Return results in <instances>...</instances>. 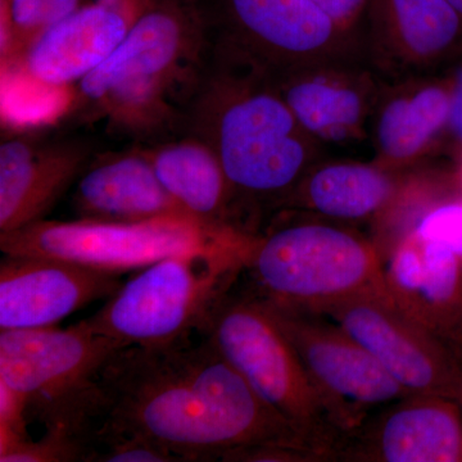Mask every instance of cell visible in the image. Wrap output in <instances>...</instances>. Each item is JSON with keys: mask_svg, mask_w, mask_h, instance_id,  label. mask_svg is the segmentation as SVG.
<instances>
[{"mask_svg": "<svg viewBox=\"0 0 462 462\" xmlns=\"http://www.w3.org/2000/svg\"><path fill=\"white\" fill-rule=\"evenodd\" d=\"M121 345L83 321L69 329L0 330V384L45 434L78 443L103 419L100 373ZM83 458V457H81Z\"/></svg>", "mask_w": 462, "mask_h": 462, "instance_id": "obj_6", "label": "cell"}, {"mask_svg": "<svg viewBox=\"0 0 462 462\" xmlns=\"http://www.w3.org/2000/svg\"><path fill=\"white\" fill-rule=\"evenodd\" d=\"M410 230L421 238L446 245L462 257V202L430 207L419 215Z\"/></svg>", "mask_w": 462, "mask_h": 462, "instance_id": "obj_25", "label": "cell"}, {"mask_svg": "<svg viewBox=\"0 0 462 462\" xmlns=\"http://www.w3.org/2000/svg\"><path fill=\"white\" fill-rule=\"evenodd\" d=\"M145 152L165 189L188 215L208 226L245 233L224 167L206 142L187 134Z\"/></svg>", "mask_w": 462, "mask_h": 462, "instance_id": "obj_21", "label": "cell"}, {"mask_svg": "<svg viewBox=\"0 0 462 462\" xmlns=\"http://www.w3.org/2000/svg\"><path fill=\"white\" fill-rule=\"evenodd\" d=\"M357 42L383 84L445 75L462 57V17L447 0H369Z\"/></svg>", "mask_w": 462, "mask_h": 462, "instance_id": "obj_10", "label": "cell"}, {"mask_svg": "<svg viewBox=\"0 0 462 462\" xmlns=\"http://www.w3.org/2000/svg\"><path fill=\"white\" fill-rule=\"evenodd\" d=\"M269 76L298 123L322 147L370 136L374 111L384 84L360 56Z\"/></svg>", "mask_w": 462, "mask_h": 462, "instance_id": "obj_13", "label": "cell"}, {"mask_svg": "<svg viewBox=\"0 0 462 462\" xmlns=\"http://www.w3.org/2000/svg\"><path fill=\"white\" fill-rule=\"evenodd\" d=\"M216 44L273 75L360 56L357 33L340 30L312 0H217Z\"/></svg>", "mask_w": 462, "mask_h": 462, "instance_id": "obj_9", "label": "cell"}, {"mask_svg": "<svg viewBox=\"0 0 462 462\" xmlns=\"http://www.w3.org/2000/svg\"><path fill=\"white\" fill-rule=\"evenodd\" d=\"M88 0H2L3 62L14 60L45 30Z\"/></svg>", "mask_w": 462, "mask_h": 462, "instance_id": "obj_23", "label": "cell"}, {"mask_svg": "<svg viewBox=\"0 0 462 462\" xmlns=\"http://www.w3.org/2000/svg\"><path fill=\"white\" fill-rule=\"evenodd\" d=\"M461 14L462 17V0H447Z\"/></svg>", "mask_w": 462, "mask_h": 462, "instance_id": "obj_30", "label": "cell"}, {"mask_svg": "<svg viewBox=\"0 0 462 462\" xmlns=\"http://www.w3.org/2000/svg\"><path fill=\"white\" fill-rule=\"evenodd\" d=\"M260 297V296H258ZM307 373L357 430L370 407L410 396L363 345L324 315L263 300Z\"/></svg>", "mask_w": 462, "mask_h": 462, "instance_id": "obj_12", "label": "cell"}, {"mask_svg": "<svg viewBox=\"0 0 462 462\" xmlns=\"http://www.w3.org/2000/svg\"><path fill=\"white\" fill-rule=\"evenodd\" d=\"M449 107L448 72L384 84L370 127L375 163L393 170L418 160L448 132Z\"/></svg>", "mask_w": 462, "mask_h": 462, "instance_id": "obj_20", "label": "cell"}, {"mask_svg": "<svg viewBox=\"0 0 462 462\" xmlns=\"http://www.w3.org/2000/svg\"><path fill=\"white\" fill-rule=\"evenodd\" d=\"M254 238L247 234L149 264L83 322L124 346H167L205 334L245 273Z\"/></svg>", "mask_w": 462, "mask_h": 462, "instance_id": "obj_4", "label": "cell"}, {"mask_svg": "<svg viewBox=\"0 0 462 462\" xmlns=\"http://www.w3.org/2000/svg\"><path fill=\"white\" fill-rule=\"evenodd\" d=\"M448 79L451 90L448 132L462 145V57L449 69Z\"/></svg>", "mask_w": 462, "mask_h": 462, "instance_id": "obj_28", "label": "cell"}, {"mask_svg": "<svg viewBox=\"0 0 462 462\" xmlns=\"http://www.w3.org/2000/svg\"><path fill=\"white\" fill-rule=\"evenodd\" d=\"M389 296L448 348L462 322L460 257L407 231L383 257Z\"/></svg>", "mask_w": 462, "mask_h": 462, "instance_id": "obj_18", "label": "cell"}, {"mask_svg": "<svg viewBox=\"0 0 462 462\" xmlns=\"http://www.w3.org/2000/svg\"><path fill=\"white\" fill-rule=\"evenodd\" d=\"M81 462H180L145 438L99 425L83 446Z\"/></svg>", "mask_w": 462, "mask_h": 462, "instance_id": "obj_24", "label": "cell"}, {"mask_svg": "<svg viewBox=\"0 0 462 462\" xmlns=\"http://www.w3.org/2000/svg\"><path fill=\"white\" fill-rule=\"evenodd\" d=\"M318 314L351 334L410 393L454 397L460 369L448 348L404 314L388 289L340 300Z\"/></svg>", "mask_w": 462, "mask_h": 462, "instance_id": "obj_11", "label": "cell"}, {"mask_svg": "<svg viewBox=\"0 0 462 462\" xmlns=\"http://www.w3.org/2000/svg\"><path fill=\"white\" fill-rule=\"evenodd\" d=\"M144 5L145 0L87 3L3 66L17 69L33 89L58 91L78 85L114 53Z\"/></svg>", "mask_w": 462, "mask_h": 462, "instance_id": "obj_14", "label": "cell"}, {"mask_svg": "<svg viewBox=\"0 0 462 462\" xmlns=\"http://www.w3.org/2000/svg\"><path fill=\"white\" fill-rule=\"evenodd\" d=\"M343 32L357 33L369 0H312Z\"/></svg>", "mask_w": 462, "mask_h": 462, "instance_id": "obj_27", "label": "cell"}, {"mask_svg": "<svg viewBox=\"0 0 462 462\" xmlns=\"http://www.w3.org/2000/svg\"><path fill=\"white\" fill-rule=\"evenodd\" d=\"M245 273L257 296L311 312L387 289L375 243L345 226L314 220L285 221L263 236L254 234Z\"/></svg>", "mask_w": 462, "mask_h": 462, "instance_id": "obj_7", "label": "cell"}, {"mask_svg": "<svg viewBox=\"0 0 462 462\" xmlns=\"http://www.w3.org/2000/svg\"><path fill=\"white\" fill-rule=\"evenodd\" d=\"M247 234L208 226L191 217L132 223L90 218L42 220L0 233V249L5 254L60 258L121 275L139 272L173 254L233 242Z\"/></svg>", "mask_w": 462, "mask_h": 462, "instance_id": "obj_8", "label": "cell"}, {"mask_svg": "<svg viewBox=\"0 0 462 462\" xmlns=\"http://www.w3.org/2000/svg\"><path fill=\"white\" fill-rule=\"evenodd\" d=\"M99 382V425L145 438L180 462L233 461L248 449L276 445L302 447L320 458L207 334L167 346H121Z\"/></svg>", "mask_w": 462, "mask_h": 462, "instance_id": "obj_1", "label": "cell"}, {"mask_svg": "<svg viewBox=\"0 0 462 462\" xmlns=\"http://www.w3.org/2000/svg\"><path fill=\"white\" fill-rule=\"evenodd\" d=\"M182 126L217 154L240 216L261 203L282 208L321 154L269 74L217 45Z\"/></svg>", "mask_w": 462, "mask_h": 462, "instance_id": "obj_2", "label": "cell"}, {"mask_svg": "<svg viewBox=\"0 0 462 462\" xmlns=\"http://www.w3.org/2000/svg\"><path fill=\"white\" fill-rule=\"evenodd\" d=\"M205 334L321 461H331L354 425L316 385L263 298L248 287H234L215 310Z\"/></svg>", "mask_w": 462, "mask_h": 462, "instance_id": "obj_5", "label": "cell"}, {"mask_svg": "<svg viewBox=\"0 0 462 462\" xmlns=\"http://www.w3.org/2000/svg\"><path fill=\"white\" fill-rule=\"evenodd\" d=\"M462 460V421L448 397L410 394L365 421L340 443L331 461Z\"/></svg>", "mask_w": 462, "mask_h": 462, "instance_id": "obj_16", "label": "cell"}, {"mask_svg": "<svg viewBox=\"0 0 462 462\" xmlns=\"http://www.w3.org/2000/svg\"><path fill=\"white\" fill-rule=\"evenodd\" d=\"M400 182L378 163H316L282 208L309 209L333 221H365L396 202Z\"/></svg>", "mask_w": 462, "mask_h": 462, "instance_id": "obj_22", "label": "cell"}, {"mask_svg": "<svg viewBox=\"0 0 462 462\" xmlns=\"http://www.w3.org/2000/svg\"><path fill=\"white\" fill-rule=\"evenodd\" d=\"M79 142L14 135L0 144V233L45 220L91 161Z\"/></svg>", "mask_w": 462, "mask_h": 462, "instance_id": "obj_17", "label": "cell"}, {"mask_svg": "<svg viewBox=\"0 0 462 462\" xmlns=\"http://www.w3.org/2000/svg\"><path fill=\"white\" fill-rule=\"evenodd\" d=\"M83 451L78 443L44 434L39 440L18 439L0 447L2 462L81 461Z\"/></svg>", "mask_w": 462, "mask_h": 462, "instance_id": "obj_26", "label": "cell"}, {"mask_svg": "<svg viewBox=\"0 0 462 462\" xmlns=\"http://www.w3.org/2000/svg\"><path fill=\"white\" fill-rule=\"evenodd\" d=\"M120 275L60 258L5 254L0 261V330L54 327L94 300L114 296Z\"/></svg>", "mask_w": 462, "mask_h": 462, "instance_id": "obj_15", "label": "cell"}, {"mask_svg": "<svg viewBox=\"0 0 462 462\" xmlns=\"http://www.w3.org/2000/svg\"><path fill=\"white\" fill-rule=\"evenodd\" d=\"M214 48V21L200 0H145L124 41L78 84L76 96L115 132H171L184 124Z\"/></svg>", "mask_w": 462, "mask_h": 462, "instance_id": "obj_3", "label": "cell"}, {"mask_svg": "<svg viewBox=\"0 0 462 462\" xmlns=\"http://www.w3.org/2000/svg\"><path fill=\"white\" fill-rule=\"evenodd\" d=\"M454 397L457 398V400H460V402L462 403V370H460V375H458L457 384H456Z\"/></svg>", "mask_w": 462, "mask_h": 462, "instance_id": "obj_29", "label": "cell"}, {"mask_svg": "<svg viewBox=\"0 0 462 462\" xmlns=\"http://www.w3.org/2000/svg\"><path fill=\"white\" fill-rule=\"evenodd\" d=\"M75 185L72 206L78 218L132 223L191 217L165 189L145 149L90 161Z\"/></svg>", "mask_w": 462, "mask_h": 462, "instance_id": "obj_19", "label": "cell"}]
</instances>
